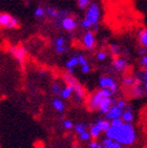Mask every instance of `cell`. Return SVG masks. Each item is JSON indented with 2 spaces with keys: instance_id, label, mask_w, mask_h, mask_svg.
<instances>
[{
  "instance_id": "32",
  "label": "cell",
  "mask_w": 147,
  "mask_h": 148,
  "mask_svg": "<svg viewBox=\"0 0 147 148\" xmlns=\"http://www.w3.org/2000/svg\"><path fill=\"white\" fill-rule=\"evenodd\" d=\"M107 53L105 51H100L97 53V59L99 60V61H104V60L107 59Z\"/></svg>"
},
{
  "instance_id": "9",
  "label": "cell",
  "mask_w": 147,
  "mask_h": 148,
  "mask_svg": "<svg viewBox=\"0 0 147 148\" xmlns=\"http://www.w3.org/2000/svg\"><path fill=\"white\" fill-rule=\"evenodd\" d=\"M141 83H142L141 81L137 78L135 84H133V86H130V95H131V97H133V98L144 97V95L146 94V91H145L144 87L141 85Z\"/></svg>"
},
{
  "instance_id": "5",
  "label": "cell",
  "mask_w": 147,
  "mask_h": 148,
  "mask_svg": "<svg viewBox=\"0 0 147 148\" xmlns=\"http://www.w3.org/2000/svg\"><path fill=\"white\" fill-rule=\"evenodd\" d=\"M19 26V20L9 13H0V27L13 29Z\"/></svg>"
},
{
  "instance_id": "12",
  "label": "cell",
  "mask_w": 147,
  "mask_h": 148,
  "mask_svg": "<svg viewBox=\"0 0 147 148\" xmlns=\"http://www.w3.org/2000/svg\"><path fill=\"white\" fill-rule=\"evenodd\" d=\"M127 66H128L127 60L124 59V58L117 57V58H115V60L113 61V69L116 71H118V73H123L125 69H127Z\"/></svg>"
},
{
  "instance_id": "28",
  "label": "cell",
  "mask_w": 147,
  "mask_h": 148,
  "mask_svg": "<svg viewBox=\"0 0 147 148\" xmlns=\"http://www.w3.org/2000/svg\"><path fill=\"white\" fill-rule=\"evenodd\" d=\"M86 130H87L86 129V124H84V123H78V124L75 125V131H76L77 134H82V132H84Z\"/></svg>"
},
{
  "instance_id": "6",
  "label": "cell",
  "mask_w": 147,
  "mask_h": 148,
  "mask_svg": "<svg viewBox=\"0 0 147 148\" xmlns=\"http://www.w3.org/2000/svg\"><path fill=\"white\" fill-rule=\"evenodd\" d=\"M99 86L100 88L110 89L113 91V94H116L118 91V84H117L116 80L113 77H109V76H103V77L100 78Z\"/></svg>"
},
{
  "instance_id": "27",
  "label": "cell",
  "mask_w": 147,
  "mask_h": 148,
  "mask_svg": "<svg viewBox=\"0 0 147 148\" xmlns=\"http://www.w3.org/2000/svg\"><path fill=\"white\" fill-rule=\"evenodd\" d=\"M34 15L36 18H42L45 16V9H43L42 6H38V8H36V10L34 11Z\"/></svg>"
},
{
  "instance_id": "16",
  "label": "cell",
  "mask_w": 147,
  "mask_h": 148,
  "mask_svg": "<svg viewBox=\"0 0 147 148\" xmlns=\"http://www.w3.org/2000/svg\"><path fill=\"white\" fill-rule=\"evenodd\" d=\"M52 105H53L55 110L58 111V112H63V111H64V108H65L64 102H63L61 99H59V98H56V99L53 100Z\"/></svg>"
},
{
  "instance_id": "23",
  "label": "cell",
  "mask_w": 147,
  "mask_h": 148,
  "mask_svg": "<svg viewBox=\"0 0 147 148\" xmlns=\"http://www.w3.org/2000/svg\"><path fill=\"white\" fill-rule=\"evenodd\" d=\"M58 13H59V11L54 9V8H46L45 9V15L54 20L56 19L57 16H58Z\"/></svg>"
},
{
  "instance_id": "17",
  "label": "cell",
  "mask_w": 147,
  "mask_h": 148,
  "mask_svg": "<svg viewBox=\"0 0 147 148\" xmlns=\"http://www.w3.org/2000/svg\"><path fill=\"white\" fill-rule=\"evenodd\" d=\"M73 95H74V88L71 85H66L64 88H62L61 91H60V96H61L62 99L67 100V99H69Z\"/></svg>"
},
{
  "instance_id": "10",
  "label": "cell",
  "mask_w": 147,
  "mask_h": 148,
  "mask_svg": "<svg viewBox=\"0 0 147 148\" xmlns=\"http://www.w3.org/2000/svg\"><path fill=\"white\" fill-rule=\"evenodd\" d=\"M123 111H124V109L120 108L119 106H117L116 104H113V105L109 108V110L104 114L105 119L109 120V121L115 120V119H120V118H122Z\"/></svg>"
},
{
  "instance_id": "40",
  "label": "cell",
  "mask_w": 147,
  "mask_h": 148,
  "mask_svg": "<svg viewBox=\"0 0 147 148\" xmlns=\"http://www.w3.org/2000/svg\"><path fill=\"white\" fill-rule=\"evenodd\" d=\"M138 54L140 55V56H145V55H147V49H146V47H143V46H142L141 49L138 51Z\"/></svg>"
},
{
  "instance_id": "20",
  "label": "cell",
  "mask_w": 147,
  "mask_h": 148,
  "mask_svg": "<svg viewBox=\"0 0 147 148\" xmlns=\"http://www.w3.org/2000/svg\"><path fill=\"white\" fill-rule=\"evenodd\" d=\"M89 132H91V136L93 139H97V138H99L100 136H101V134L103 132V131H102L101 128H100L99 126L95 123V124H93V125L91 126V128H89Z\"/></svg>"
},
{
  "instance_id": "13",
  "label": "cell",
  "mask_w": 147,
  "mask_h": 148,
  "mask_svg": "<svg viewBox=\"0 0 147 148\" xmlns=\"http://www.w3.org/2000/svg\"><path fill=\"white\" fill-rule=\"evenodd\" d=\"M54 46H55V51H56L57 54L63 55L67 51V46L65 44V39L63 37H57L54 41Z\"/></svg>"
},
{
  "instance_id": "30",
  "label": "cell",
  "mask_w": 147,
  "mask_h": 148,
  "mask_svg": "<svg viewBox=\"0 0 147 148\" xmlns=\"http://www.w3.org/2000/svg\"><path fill=\"white\" fill-rule=\"evenodd\" d=\"M62 126H63V128L66 129V130H71V129H73L74 127H75V124H74V122L71 120L65 119V120H63Z\"/></svg>"
},
{
  "instance_id": "1",
  "label": "cell",
  "mask_w": 147,
  "mask_h": 148,
  "mask_svg": "<svg viewBox=\"0 0 147 148\" xmlns=\"http://www.w3.org/2000/svg\"><path fill=\"white\" fill-rule=\"evenodd\" d=\"M137 132L131 123H123V125L117 127V134L115 141L122 146H130L136 142Z\"/></svg>"
},
{
  "instance_id": "21",
  "label": "cell",
  "mask_w": 147,
  "mask_h": 148,
  "mask_svg": "<svg viewBox=\"0 0 147 148\" xmlns=\"http://www.w3.org/2000/svg\"><path fill=\"white\" fill-rule=\"evenodd\" d=\"M77 65H79V61H78V57L77 56H71L65 62V67L66 69H75Z\"/></svg>"
},
{
  "instance_id": "29",
  "label": "cell",
  "mask_w": 147,
  "mask_h": 148,
  "mask_svg": "<svg viewBox=\"0 0 147 148\" xmlns=\"http://www.w3.org/2000/svg\"><path fill=\"white\" fill-rule=\"evenodd\" d=\"M78 6L80 10H87V8L91 4V0H77Z\"/></svg>"
},
{
  "instance_id": "25",
  "label": "cell",
  "mask_w": 147,
  "mask_h": 148,
  "mask_svg": "<svg viewBox=\"0 0 147 148\" xmlns=\"http://www.w3.org/2000/svg\"><path fill=\"white\" fill-rule=\"evenodd\" d=\"M78 137H79L80 141H82V142H89L91 139H93L89 130H86V131H84V132H82V134H78Z\"/></svg>"
},
{
  "instance_id": "33",
  "label": "cell",
  "mask_w": 147,
  "mask_h": 148,
  "mask_svg": "<svg viewBox=\"0 0 147 148\" xmlns=\"http://www.w3.org/2000/svg\"><path fill=\"white\" fill-rule=\"evenodd\" d=\"M123 120L122 118L120 119H115V120H111L110 121V126H113V127H120V126L123 125Z\"/></svg>"
},
{
  "instance_id": "38",
  "label": "cell",
  "mask_w": 147,
  "mask_h": 148,
  "mask_svg": "<svg viewBox=\"0 0 147 148\" xmlns=\"http://www.w3.org/2000/svg\"><path fill=\"white\" fill-rule=\"evenodd\" d=\"M81 71H82L83 74H88V73L91 71V66H89V64L81 66Z\"/></svg>"
},
{
  "instance_id": "34",
  "label": "cell",
  "mask_w": 147,
  "mask_h": 148,
  "mask_svg": "<svg viewBox=\"0 0 147 148\" xmlns=\"http://www.w3.org/2000/svg\"><path fill=\"white\" fill-rule=\"evenodd\" d=\"M89 148H104V147L102 145V143L97 142L96 140H91V142H89Z\"/></svg>"
},
{
  "instance_id": "4",
  "label": "cell",
  "mask_w": 147,
  "mask_h": 148,
  "mask_svg": "<svg viewBox=\"0 0 147 148\" xmlns=\"http://www.w3.org/2000/svg\"><path fill=\"white\" fill-rule=\"evenodd\" d=\"M65 81L67 83V85H71L74 88V94H75V100L77 102H80L82 101L83 98H84V88H83L82 84L74 77L73 75H69L68 73H66L64 76Z\"/></svg>"
},
{
  "instance_id": "26",
  "label": "cell",
  "mask_w": 147,
  "mask_h": 148,
  "mask_svg": "<svg viewBox=\"0 0 147 148\" xmlns=\"http://www.w3.org/2000/svg\"><path fill=\"white\" fill-rule=\"evenodd\" d=\"M141 82L147 83V67H145L142 71H139V74L136 76Z\"/></svg>"
},
{
  "instance_id": "15",
  "label": "cell",
  "mask_w": 147,
  "mask_h": 148,
  "mask_svg": "<svg viewBox=\"0 0 147 148\" xmlns=\"http://www.w3.org/2000/svg\"><path fill=\"white\" fill-rule=\"evenodd\" d=\"M133 119H135V114H133V110L130 107H126L123 111L122 114V120L124 123H133Z\"/></svg>"
},
{
  "instance_id": "42",
  "label": "cell",
  "mask_w": 147,
  "mask_h": 148,
  "mask_svg": "<svg viewBox=\"0 0 147 148\" xmlns=\"http://www.w3.org/2000/svg\"><path fill=\"white\" fill-rule=\"evenodd\" d=\"M143 87H144L145 91H146V92H147V83H144V85H143Z\"/></svg>"
},
{
  "instance_id": "39",
  "label": "cell",
  "mask_w": 147,
  "mask_h": 148,
  "mask_svg": "<svg viewBox=\"0 0 147 148\" xmlns=\"http://www.w3.org/2000/svg\"><path fill=\"white\" fill-rule=\"evenodd\" d=\"M105 148H124V146H122L121 144H119V143H117L116 141H115L111 145L108 146V147H105Z\"/></svg>"
},
{
  "instance_id": "31",
  "label": "cell",
  "mask_w": 147,
  "mask_h": 148,
  "mask_svg": "<svg viewBox=\"0 0 147 148\" xmlns=\"http://www.w3.org/2000/svg\"><path fill=\"white\" fill-rule=\"evenodd\" d=\"M77 57H78V61H79V65L83 66V65H86V64H88V61H87V59L85 58L84 55L78 54V55H77Z\"/></svg>"
},
{
  "instance_id": "22",
  "label": "cell",
  "mask_w": 147,
  "mask_h": 148,
  "mask_svg": "<svg viewBox=\"0 0 147 148\" xmlns=\"http://www.w3.org/2000/svg\"><path fill=\"white\" fill-rule=\"evenodd\" d=\"M137 78L135 77V76H124V77L122 78V83H123V85L125 86H128V87H130V86H133V84H135V82H136Z\"/></svg>"
},
{
  "instance_id": "18",
  "label": "cell",
  "mask_w": 147,
  "mask_h": 148,
  "mask_svg": "<svg viewBox=\"0 0 147 148\" xmlns=\"http://www.w3.org/2000/svg\"><path fill=\"white\" fill-rule=\"evenodd\" d=\"M96 124L99 126L103 132H106L110 128V121L107 119H99L97 120Z\"/></svg>"
},
{
  "instance_id": "2",
  "label": "cell",
  "mask_w": 147,
  "mask_h": 148,
  "mask_svg": "<svg viewBox=\"0 0 147 148\" xmlns=\"http://www.w3.org/2000/svg\"><path fill=\"white\" fill-rule=\"evenodd\" d=\"M100 17H101V9H100L99 3L93 1L86 10L84 19L81 21V27L83 29L89 31L93 26L99 25Z\"/></svg>"
},
{
  "instance_id": "41",
  "label": "cell",
  "mask_w": 147,
  "mask_h": 148,
  "mask_svg": "<svg viewBox=\"0 0 147 148\" xmlns=\"http://www.w3.org/2000/svg\"><path fill=\"white\" fill-rule=\"evenodd\" d=\"M67 73L69 75H74L75 74V69H67Z\"/></svg>"
},
{
  "instance_id": "24",
  "label": "cell",
  "mask_w": 147,
  "mask_h": 148,
  "mask_svg": "<svg viewBox=\"0 0 147 148\" xmlns=\"http://www.w3.org/2000/svg\"><path fill=\"white\" fill-rule=\"evenodd\" d=\"M109 51H110V53L113 54V56H115V57H118V56L120 55V53H121V49H120V46L118 45V44H116V43L110 44Z\"/></svg>"
},
{
  "instance_id": "14",
  "label": "cell",
  "mask_w": 147,
  "mask_h": 148,
  "mask_svg": "<svg viewBox=\"0 0 147 148\" xmlns=\"http://www.w3.org/2000/svg\"><path fill=\"white\" fill-rule=\"evenodd\" d=\"M115 100L113 99V97H108V98H104V99L102 100V102L100 103V106H99V111L101 112L102 114H105L109 110V108L111 106L115 104Z\"/></svg>"
},
{
  "instance_id": "37",
  "label": "cell",
  "mask_w": 147,
  "mask_h": 148,
  "mask_svg": "<svg viewBox=\"0 0 147 148\" xmlns=\"http://www.w3.org/2000/svg\"><path fill=\"white\" fill-rule=\"evenodd\" d=\"M140 64H141V66H143V69L147 67V55L141 56V58H140Z\"/></svg>"
},
{
  "instance_id": "3",
  "label": "cell",
  "mask_w": 147,
  "mask_h": 148,
  "mask_svg": "<svg viewBox=\"0 0 147 148\" xmlns=\"http://www.w3.org/2000/svg\"><path fill=\"white\" fill-rule=\"evenodd\" d=\"M113 91L110 89L106 88H100L99 90L95 91L88 100V106L91 110H99L100 103L102 102V100L104 98L113 97Z\"/></svg>"
},
{
  "instance_id": "7",
  "label": "cell",
  "mask_w": 147,
  "mask_h": 148,
  "mask_svg": "<svg viewBox=\"0 0 147 148\" xmlns=\"http://www.w3.org/2000/svg\"><path fill=\"white\" fill-rule=\"evenodd\" d=\"M9 51L20 65H23L26 58V49L22 46H10Z\"/></svg>"
},
{
  "instance_id": "19",
  "label": "cell",
  "mask_w": 147,
  "mask_h": 148,
  "mask_svg": "<svg viewBox=\"0 0 147 148\" xmlns=\"http://www.w3.org/2000/svg\"><path fill=\"white\" fill-rule=\"evenodd\" d=\"M139 41L143 47L147 49V29H142L139 32Z\"/></svg>"
},
{
  "instance_id": "11",
  "label": "cell",
  "mask_w": 147,
  "mask_h": 148,
  "mask_svg": "<svg viewBox=\"0 0 147 148\" xmlns=\"http://www.w3.org/2000/svg\"><path fill=\"white\" fill-rule=\"evenodd\" d=\"M60 25H61V27H62L64 31L73 32L76 29L78 23H77L76 19H74V18L71 17V16H67V17L63 18L61 23H60Z\"/></svg>"
},
{
  "instance_id": "36",
  "label": "cell",
  "mask_w": 147,
  "mask_h": 148,
  "mask_svg": "<svg viewBox=\"0 0 147 148\" xmlns=\"http://www.w3.org/2000/svg\"><path fill=\"white\" fill-rule=\"evenodd\" d=\"M61 87H60L59 85H58V84H53V85H52V91H53V92H54L55 95H60V91H61Z\"/></svg>"
},
{
  "instance_id": "8",
  "label": "cell",
  "mask_w": 147,
  "mask_h": 148,
  "mask_svg": "<svg viewBox=\"0 0 147 148\" xmlns=\"http://www.w3.org/2000/svg\"><path fill=\"white\" fill-rule=\"evenodd\" d=\"M82 43L83 46H84L86 49H95V45H96V36H95V32L93 31H86L84 33L82 37Z\"/></svg>"
},
{
  "instance_id": "35",
  "label": "cell",
  "mask_w": 147,
  "mask_h": 148,
  "mask_svg": "<svg viewBox=\"0 0 147 148\" xmlns=\"http://www.w3.org/2000/svg\"><path fill=\"white\" fill-rule=\"evenodd\" d=\"M115 104H116L117 106H119L120 108H122V109H125V108H126V106H127V104H126V101H125V100H118V101H116V102H115Z\"/></svg>"
}]
</instances>
